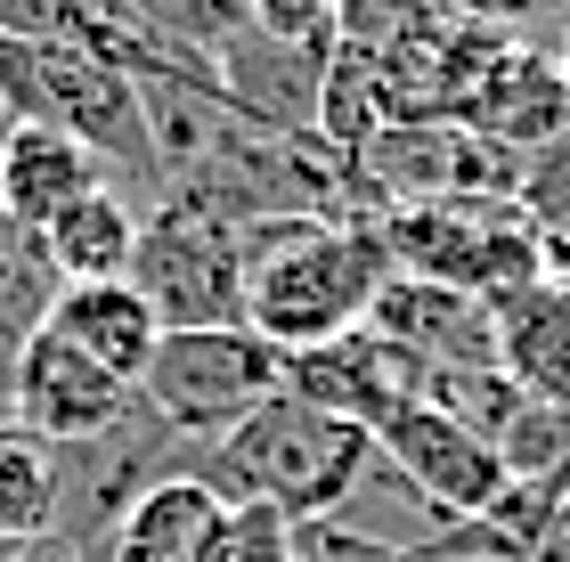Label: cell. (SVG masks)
I'll list each match as a JSON object with an SVG mask.
<instances>
[{
	"label": "cell",
	"instance_id": "6da1fadb",
	"mask_svg": "<svg viewBox=\"0 0 570 562\" xmlns=\"http://www.w3.org/2000/svg\"><path fill=\"white\" fill-rule=\"evenodd\" d=\"M245 245V326L262 343L318 351L334 335H358L392 286V237L383 220H253Z\"/></svg>",
	"mask_w": 570,
	"mask_h": 562
},
{
	"label": "cell",
	"instance_id": "7a4b0ae2",
	"mask_svg": "<svg viewBox=\"0 0 570 562\" xmlns=\"http://www.w3.org/2000/svg\"><path fill=\"white\" fill-rule=\"evenodd\" d=\"M375 441L358 424H334L318 416L309 400L277 392L269 407H253V416L228 432L213 448H188V481H204L220 505H269L285 522H326L334 505L351 497V481L367 473Z\"/></svg>",
	"mask_w": 570,
	"mask_h": 562
},
{
	"label": "cell",
	"instance_id": "3957f363",
	"mask_svg": "<svg viewBox=\"0 0 570 562\" xmlns=\"http://www.w3.org/2000/svg\"><path fill=\"white\" fill-rule=\"evenodd\" d=\"M0 107H9V122H49V131L82 139L107 164V180L131 171L147 188V204L171 196L147 98L122 66L90 58V49H66V41H0Z\"/></svg>",
	"mask_w": 570,
	"mask_h": 562
},
{
	"label": "cell",
	"instance_id": "277c9868",
	"mask_svg": "<svg viewBox=\"0 0 570 562\" xmlns=\"http://www.w3.org/2000/svg\"><path fill=\"white\" fill-rule=\"evenodd\" d=\"M285 392V351L262 343L253 326H204V335H164L139 375L147 416L188 448L228 441L253 407Z\"/></svg>",
	"mask_w": 570,
	"mask_h": 562
},
{
	"label": "cell",
	"instance_id": "5b68a950",
	"mask_svg": "<svg viewBox=\"0 0 570 562\" xmlns=\"http://www.w3.org/2000/svg\"><path fill=\"white\" fill-rule=\"evenodd\" d=\"M383 237L400 277L456 286L489 310L547 277V237L522 204H416V213H383Z\"/></svg>",
	"mask_w": 570,
	"mask_h": 562
},
{
	"label": "cell",
	"instance_id": "8992f818",
	"mask_svg": "<svg viewBox=\"0 0 570 562\" xmlns=\"http://www.w3.org/2000/svg\"><path fill=\"white\" fill-rule=\"evenodd\" d=\"M58 456V514H49V562H107L122 514L188 465V441H171L164 424L147 416V400L122 416L115 432H98L82 448H49Z\"/></svg>",
	"mask_w": 570,
	"mask_h": 562
},
{
	"label": "cell",
	"instance_id": "52a82bcc",
	"mask_svg": "<svg viewBox=\"0 0 570 562\" xmlns=\"http://www.w3.org/2000/svg\"><path fill=\"white\" fill-rule=\"evenodd\" d=\"M131 286L147 310L164 318V335H204V326H245V245L220 213H204L196 196L147 204Z\"/></svg>",
	"mask_w": 570,
	"mask_h": 562
},
{
	"label": "cell",
	"instance_id": "ba28073f",
	"mask_svg": "<svg viewBox=\"0 0 570 562\" xmlns=\"http://www.w3.org/2000/svg\"><path fill=\"white\" fill-rule=\"evenodd\" d=\"M375 448L392 456V465L416 481V490H424L449 522H481V514H498V497L513 490V473H505L498 441H489V432H473V424H456L449 407H432V400L400 407V416L375 432Z\"/></svg>",
	"mask_w": 570,
	"mask_h": 562
},
{
	"label": "cell",
	"instance_id": "9c48e42d",
	"mask_svg": "<svg viewBox=\"0 0 570 562\" xmlns=\"http://www.w3.org/2000/svg\"><path fill=\"white\" fill-rule=\"evenodd\" d=\"M131 407H139V383L107 375L73 343H58L49 326L24 343L17 392H9V424H24L41 448H82V441H98V432H115Z\"/></svg>",
	"mask_w": 570,
	"mask_h": 562
},
{
	"label": "cell",
	"instance_id": "30bf717a",
	"mask_svg": "<svg viewBox=\"0 0 570 562\" xmlns=\"http://www.w3.org/2000/svg\"><path fill=\"white\" fill-rule=\"evenodd\" d=\"M285 392L309 400L334 424H358L375 441L400 407L424 400V367L407 359V351H392L375 326H358V335H334L318 351H294V359H285Z\"/></svg>",
	"mask_w": 570,
	"mask_h": 562
},
{
	"label": "cell",
	"instance_id": "8fae6325",
	"mask_svg": "<svg viewBox=\"0 0 570 562\" xmlns=\"http://www.w3.org/2000/svg\"><path fill=\"white\" fill-rule=\"evenodd\" d=\"M375 335L407 351V359L432 375H473V367H498V310L456 286H432V277H392L375 302Z\"/></svg>",
	"mask_w": 570,
	"mask_h": 562
},
{
	"label": "cell",
	"instance_id": "7c38bea8",
	"mask_svg": "<svg viewBox=\"0 0 570 562\" xmlns=\"http://www.w3.org/2000/svg\"><path fill=\"white\" fill-rule=\"evenodd\" d=\"M326 66H334V49H285V41H262L245 24L220 49V98H228L237 122H253L269 139H318Z\"/></svg>",
	"mask_w": 570,
	"mask_h": 562
},
{
	"label": "cell",
	"instance_id": "4fadbf2b",
	"mask_svg": "<svg viewBox=\"0 0 570 562\" xmlns=\"http://www.w3.org/2000/svg\"><path fill=\"white\" fill-rule=\"evenodd\" d=\"M464 122H473L481 139H498L505 156H538V147H554L570 131V73L554 58V41H513L498 73L481 82V98L464 107Z\"/></svg>",
	"mask_w": 570,
	"mask_h": 562
},
{
	"label": "cell",
	"instance_id": "5bb4252c",
	"mask_svg": "<svg viewBox=\"0 0 570 562\" xmlns=\"http://www.w3.org/2000/svg\"><path fill=\"white\" fill-rule=\"evenodd\" d=\"M90 188H107V164L82 139L49 131V122H0V220L41 237L66 204H82Z\"/></svg>",
	"mask_w": 570,
	"mask_h": 562
},
{
	"label": "cell",
	"instance_id": "9a60e30c",
	"mask_svg": "<svg viewBox=\"0 0 570 562\" xmlns=\"http://www.w3.org/2000/svg\"><path fill=\"white\" fill-rule=\"evenodd\" d=\"M49 335L73 343L82 359H98L107 375L139 383L155 343H164V318L147 310V294L131 286V277H115V286H58V302H49Z\"/></svg>",
	"mask_w": 570,
	"mask_h": 562
},
{
	"label": "cell",
	"instance_id": "2e32d148",
	"mask_svg": "<svg viewBox=\"0 0 570 562\" xmlns=\"http://www.w3.org/2000/svg\"><path fill=\"white\" fill-rule=\"evenodd\" d=\"M139 228H147V204H131L107 180V188H90L82 204H66V213L41 228V253H49V269H58V286H115V277H131V262H139Z\"/></svg>",
	"mask_w": 570,
	"mask_h": 562
},
{
	"label": "cell",
	"instance_id": "e0dca14e",
	"mask_svg": "<svg viewBox=\"0 0 570 562\" xmlns=\"http://www.w3.org/2000/svg\"><path fill=\"white\" fill-rule=\"evenodd\" d=\"M498 367L530 400L570 407V277H538L498 302Z\"/></svg>",
	"mask_w": 570,
	"mask_h": 562
},
{
	"label": "cell",
	"instance_id": "ac0fdd59",
	"mask_svg": "<svg viewBox=\"0 0 570 562\" xmlns=\"http://www.w3.org/2000/svg\"><path fill=\"white\" fill-rule=\"evenodd\" d=\"M326 522H334V530H351V539H358V546H375V554H400V562H424V554L456 530V522L416 490V481H407L392 456H383V448L367 456V473L351 481V497L334 505Z\"/></svg>",
	"mask_w": 570,
	"mask_h": 562
},
{
	"label": "cell",
	"instance_id": "d6986e66",
	"mask_svg": "<svg viewBox=\"0 0 570 562\" xmlns=\"http://www.w3.org/2000/svg\"><path fill=\"white\" fill-rule=\"evenodd\" d=\"M213 522H220V497L204 490V481L171 473V481H155L131 514H122L107 562H196V546H204Z\"/></svg>",
	"mask_w": 570,
	"mask_h": 562
},
{
	"label": "cell",
	"instance_id": "ffe728a7",
	"mask_svg": "<svg viewBox=\"0 0 570 562\" xmlns=\"http://www.w3.org/2000/svg\"><path fill=\"white\" fill-rule=\"evenodd\" d=\"M49 514H58V456L24 424H0V546L49 539Z\"/></svg>",
	"mask_w": 570,
	"mask_h": 562
},
{
	"label": "cell",
	"instance_id": "44dd1931",
	"mask_svg": "<svg viewBox=\"0 0 570 562\" xmlns=\"http://www.w3.org/2000/svg\"><path fill=\"white\" fill-rule=\"evenodd\" d=\"M196 562H294V522L269 514V505H220Z\"/></svg>",
	"mask_w": 570,
	"mask_h": 562
},
{
	"label": "cell",
	"instance_id": "7402d4cb",
	"mask_svg": "<svg viewBox=\"0 0 570 562\" xmlns=\"http://www.w3.org/2000/svg\"><path fill=\"white\" fill-rule=\"evenodd\" d=\"M253 33L285 49H334L343 41V0H253Z\"/></svg>",
	"mask_w": 570,
	"mask_h": 562
},
{
	"label": "cell",
	"instance_id": "603a6c76",
	"mask_svg": "<svg viewBox=\"0 0 570 562\" xmlns=\"http://www.w3.org/2000/svg\"><path fill=\"white\" fill-rule=\"evenodd\" d=\"M449 17H481V24H513V0H440Z\"/></svg>",
	"mask_w": 570,
	"mask_h": 562
},
{
	"label": "cell",
	"instance_id": "cb8c5ba5",
	"mask_svg": "<svg viewBox=\"0 0 570 562\" xmlns=\"http://www.w3.org/2000/svg\"><path fill=\"white\" fill-rule=\"evenodd\" d=\"M554 58H562V73H570V17H562V33H554Z\"/></svg>",
	"mask_w": 570,
	"mask_h": 562
},
{
	"label": "cell",
	"instance_id": "d4e9b609",
	"mask_svg": "<svg viewBox=\"0 0 570 562\" xmlns=\"http://www.w3.org/2000/svg\"><path fill=\"white\" fill-rule=\"evenodd\" d=\"M0 122H9V107H0Z\"/></svg>",
	"mask_w": 570,
	"mask_h": 562
},
{
	"label": "cell",
	"instance_id": "484cf974",
	"mask_svg": "<svg viewBox=\"0 0 570 562\" xmlns=\"http://www.w3.org/2000/svg\"><path fill=\"white\" fill-rule=\"evenodd\" d=\"M131 9H147V0H131Z\"/></svg>",
	"mask_w": 570,
	"mask_h": 562
}]
</instances>
